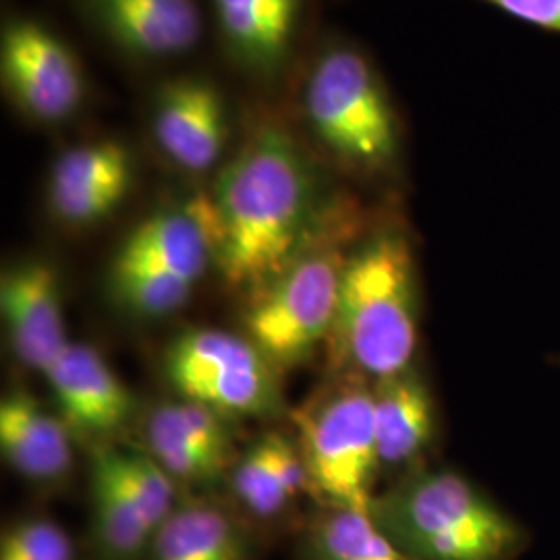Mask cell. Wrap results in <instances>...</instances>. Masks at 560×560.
<instances>
[{
  "instance_id": "obj_1",
  "label": "cell",
  "mask_w": 560,
  "mask_h": 560,
  "mask_svg": "<svg viewBox=\"0 0 560 560\" xmlns=\"http://www.w3.org/2000/svg\"><path fill=\"white\" fill-rule=\"evenodd\" d=\"M219 219L217 270L252 298L314 241L361 217L335 196L318 156L289 117L258 115L212 185Z\"/></svg>"
},
{
  "instance_id": "obj_2",
  "label": "cell",
  "mask_w": 560,
  "mask_h": 560,
  "mask_svg": "<svg viewBox=\"0 0 560 560\" xmlns=\"http://www.w3.org/2000/svg\"><path fill=\"white\" fill-rule=\"evenodd\" d=\"M291 119L307 148L342 171L370 180L399 175L405 117L381 67L358 42L330 36L316 46L301 69Z\"/></svg>"
},
{
  "instance_id": "obj_3",
  "label": "cell",
  "mask_w": 560,
  "mask_h": 560,
  "mask_svg": "<svg viewBox=\"0 0 560 560\" xmlns=\"http://www.w3.org/2000/svg\"><path fill=\"white\" fill-rule=\"evenodd\" d=\"M413 245L399 222L368 224L351 243L328 353L340 370L372 381L411 368L418 347Z\"/></svg>"
},
{
  "instance_id": "obj_4",
  "label": "cell",
  "mask_w": 560,
  "mask_h": 560,
  "mask_svg": "<svg viewBox=\"0 0 560 560\" xmlns=\"http://www.w3.org/2000/svg\"><path fill=\"white\" fill-rule=\"evenodd\" d=\"M370 509L413 560H515L527 541L517 521L453 471L409 476Z\"/></svg>"
},
{
  "instance_id": "obj_5",
  "label": "cell",
  "mask_w": 560,
  "mask_h": 560,
  "mask_svg": "<svg viewBox=\"0 0 560 560\" xmlns=\"http://www.w3.org/2000/svg\"><path fill=\"white\" fill-rule=\"evenodd\" d=\"M219 219L210 194L168 201L120 241L108 287L122 310L140 318L179 312L208 268H217Z\"/></svg>"
},
{
  "instance_id": "obj_6",
  "label": "cell",
  "mask_w": 560,
  "mask_h": 560,
  "mask_svg": "<svg viewBox=\"0 0 560 560\" xmlns=\"http://www.w3.org/2000/svg\"><path fill=\"white\" fill-rule=\"evenodd\" d=\"M365 229L363 214L342 222L249 298L247 337L279 370L310 360L328 342L347 252Z\"/></svg>"
},
{
  "instance_id": "obj_7",
  "label": "cell",
  "mask_w": 560,
  "mask_h": 560,
  "mask_svg": "<svg viewBox=\"0 0 560 560\" xmlns=\"http://www.w3.org/2000/svg\"><path fill=\"white\" fill-rule=\"evenodd\" d=\"M310 490L326 506L370 509L381 467L374 397L361 384H345L295 413Z\"/></svg>"
},
{
  "instance_id": "obj_8",
  "label": "cell",
  "mask_w": 560,
  "mask_h": 560,
  "mask_svg": "<svg viewBox=\"0 0 560 560\" xmlns=\"http://www.w3.org/2000/svg\"><path fill=\"white\" fill-rule=\"evenodd\" d=\"M164 372L180 399L222 418H275L282 411L279 368L249 337L187 328L164 353Z\"/></svg>"
},
{
  "instance_id": "obj_9",
  "label": "cell",
  "mask_w": 560,
  "mask_h": 560,
  "mask_svg": "<svg viewBox=\"0 0 560 560\" xmlns=\"http://www.w3.org/2000/svg\"><path fill=\"white\" fill-rule=\"evenodd\" d=\"M0 81L21 117L59 127L80 115L88 80L75 50L34 18H11L0 36Z\"/></svg>"
},
{
  "instance_id": "obj_10",
  "label": "cell",
  "mask_w": 560,
  "mask_h": 560,
  "mask_svg": "<svg viewBox=\"0 0 560 560\" xmlns=\"http://www.w3.org/2000/svg\"><path fill=\"white\" fill-rule=\"evenodd\" d=\"M148 133L164 161L187 175L221 171L231 154L233 113L208 75L180 73L162 81L148 104Z\"/></svg>"
},
{
  "instance_id": "obj_11",
  "label": "cell",
  "mask_w": 560,
  "mask_h": 560,
  "mask_svg": "<svg viewBox=\"0 0 560 560\" xmlns=\"http://www.w3.org/2000/svg\"><path fill=\"white\" fill-rule=\"evenodd\" d=\"M229 62L245 80L277 88L295 62L305 0H208Z\"/></svg>"
},
{
  "instance_id": "obj_12",
  "label": "cell",
  "mask_w": 560,
  "mask_h": 560,
  "mask_svg": "<svg viewBox=\"0 0 560 560\" xmlns=\"http://www.w3.org/2000/svg\"><path fill=\"white\" fill-rule=\"evenodd\" d=\"M136 179V161L125 141L94 138L65 148L50 164L46 203L67 226L106 221L127 200Z\"/></svg>"
},
{
  "instance_id": "obj_13",
  "label": "cell",
  "mask_w": 560,
  "mask_h": 560,
  "mask_svg": "<svg viewBox=\"0 0 560 560\" xmlns=\"http://www.w3.org/2000/svg\"><path fill=\"white\" fill-rule=\"evenodd\" d=\"M80 11L113 48L141 62L183 59L203 38L198 0H80Z\"/></svg>"
},
{
  "instance_id": "obj_14",
  "label": "cell",
  "mask_w": 560,
  "mask_h": 560,
  "mask_svg": "<svg viewBox=\"0 0 560 560\" xmlns=\"http://www.w3.org/2000/svg\"><path fill=\"white\" fill-rule=\"evenodd\" d=\"M0 310L13 355L44 374L69 342L57 268L42 258H23L4 268Z\"/></svg>"
},
{
  "instance_id": "obj_15",
  "label": "cell",
  "mask_w": 560,
  "mask_h": 560,
  "mask_svg": "<svg viewBox=\"0 0 560 560\" xmlns=\"http://www.w3.org/2000/svg\"><path fill=\"white\" fill-rule=\"evenodd\" d=\"M42 376L73 432L110 434L133 416L129 388L94 347L69 340Z\"/></svg>"
},
{
  "instance_id": "obj_16",
  "label": "cell",
  "mask_w": 560,
  "mask_h": 560,
  "mask_svg": "<svg viewBox=\"0 0 560 560\" xmlns=\"http://www.w3.org/2000/svg\"><path fill=\"white\" fill-rule=\"evenodd\" d=\"M71 425L27 390H13L0 402V451L23 480L59 483L71 474Z\"/></svg>"
},
{
  "instance_id": "obj_17",
  "label": "cell",
  "mask_w": 560,
  "mask_h": 560,
  "mask_svg": "<svg viewBox=\"0 0 560 560\" xmlns=\"http://www.w3.org/2000/svg\"><path fill=\"white\" fill-rule=\"evenodd\" d=\"M90 497V538L94 559L145 560L159 525L122 481L106 446L94 455Z\"/></svg>"
},
{
  "instance_id": "obj_18",
  "label": "cell",
  "mask_w": 560,
  "mask_h": 560,
  "mask_svg": "<svg viewBox=\"0 0 560 560\" xmlns=\"http://www.w3.org/2000/svg\"><path fill=\"white\" fill-rule=\"evenodd\" d=\"M254 538L221 504L179 502L164 520L145 560H254Z\"/></svg>"
},
{
  "instance_id": "obj_19",
  "label": "cell",
  "mask_w": 560,
  "mask_h": 560,
  "mask_svg": "<svg viewBox=\"0 0 560 560\" xmlns=\"http://www.w3.org/2000/svg\"><path fill=\"white\" fill-rule=\"evenodd\" d=\"M310 488L300 444L272 432L256 442L231 469V490L256 520H275Z\"/></svg>"
},
{
  "instance_id": "obj_20",
  "label": "cell",
  "mask_w": 560,
  "mask_h": 560,
  "mask_svg": "<svg viewBox=\"0 0 560 560\" xmlns=\"http://www.w3.org/2000/svg\"><path fill=\"white\" fill-rule=\"evenodd\" d=\"M372 397L382 465H399L420 455L434 434V402L425 382L409 368L376 382Z\"/></svg>"
},
{
  "instance_id": "obj_21",
  "label": "cell",
  "mask_w": 560,
  "mask_h": 560,
  "mask_svg": "<svg viewBox=\"0 0 560 560\" xmlns=\"http://www.w3.org/2000/svg\"><path fill=\"white\" fill-rule=\"evenodd\" d=\"M305 560H413L374 517L372 509L326 506L303 541Z\"/></svg>"
},
{
  "instance_id": "obj_22",
  "label": "cell",
  "mask_w": 560,
  "mask_h": 560,
  "mask_svg": "<svg viewBox=\"0 0 560 560\" xmlns=\"http://www.w3.org/2000/svg\"><path fill=\"white\" fill-rule=\"evenodd\" d=\"M148 453L156 459L162 469L175 481H210L221 471L210 463L196 444L187 441L175 423L168 420L161 405L154 407L145 421Z\"/></svg>"
},
{
  "instance_id": "obj_23",
  "label": "cell",
  "mask_w": 560,
  "mask_h": 560,
  "mask_svg": "<svg viewBox=\"0 0 560 560\" xmlns=\"http://www.w3.org/2000/svg\"><path fill=\"white\" fill-rule=\"evenodd\" d=\"M0 560H78V548L60 523L32 515L2 529Z\"/></svg>"
},
{
  "instance_id": "obj_24",
  "label": "cell",
  "mask_w": 560,
  "mask_h": 560,
  "mask_svg": "<svg viewBox=\"0 0 560 560\" xmlns=\"http://www.w3.org/2000/svg\"><path fill=\"white\" fill-rule=\"evenodd\" d=\"M511 20L560 36V0H480Z\"/></svg>"
}]
</instances>
